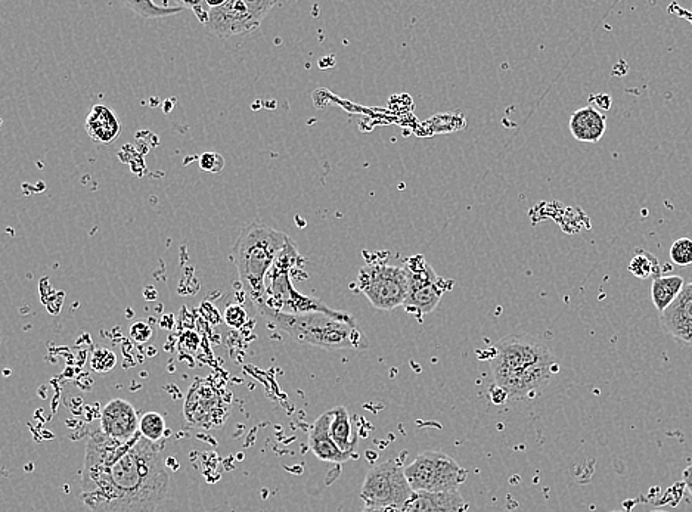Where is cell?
I'll return each instance as SVG.
<instances>
[{
  "label": "cell",
  "instance_id": "484cf974",
  "mask_svg": "<svg viewBox=\"0 0 692 512\" xmlns=\"http://www.w3.org/2000/svg\"><path fill=\"white\" fill-rule=\"evenodd\" d=\"M245 321H247V315H245V310L242 309L241 306L232 304V306L228 307V310H226L225 322L229 327L241 328L242 325L245 324Z\"/></svg>",
  "mask_w": 692,
  "mask_h": 512
},
{
  "label": "cell",
  "instance_id": "4fadbf2b",
  "mask_svg": "<svg viewBox=\"0 0 692 512\" xmlns=\"http://www.w3.org/2000/svg\"><path fill=\"white\" fill-rule=\"evenodd\" d=\"M664 331L679 343L692 346V281L660 315Z\"/></svg>",
  "mask_w": 692,
  "mask_h": 512
},
{
  "label": "cell",
  "instance_id": "2e32d148",
  "mask_svg": "<svg viewBox=\"0 0 692 512\" xmlns=\"http://www.w3.org/2000/svg\"><path fill=\"white\" fill-rule=\"evenodd\" d=\"M570 132L579 142H588V144H597L605 135L607 130V119L604 114L597 108L588 105V107L580 108L574 111L570 117Z\"/></svg>",
  "mask_w": 692,
  "mask_h": 512
},
{
  "label": "cell",
  "instance_id": "8fae6325",
  "mask_svg": "<svg viewBox=\"0 0 692 512\" xmlns=\"http://www.w3.org/2000/svg\"><path fill=\"white\" fill-rule=\"evenodd\" d=\"M558 371V361H549L538 363V365L530 366L524 371L508 377L504 383L499 384V392H502L507 397L512 399H524V397H533L541 393L552 375Z\"/></svg>",
  "mask_w": 692,
  "mask_h": 512
},
{
  "label": "cell",
  "instance_id": "7c38bea8",
  "mask_svg": "<svg viewBox=\"0 0 692 512\" xmlns=\"http://www.w3.org/2000/svg\"><path fill=\"white\" fill-rule=\"evenodd\" d=\"M138 412L132 403L124 399H114L105 405L101 414V430L107 436L120 442H129L139 434Z\"/></svg>",
  "mask_w": 692,
  "mask_h": 512
},
{
  "label": "cell",
  "instance_id": "52a82bcc",
  "mask_svg": "<svg viewBox=\"0 0 692 512\" xmlns=\"http://www.w3.org/2000/svg\"><path fill=\"white\" fill-rule=\"evenodd\" d=\"M405 467L396 459L381 462L366 473L361 498L365 507L406 508L414 496Z\"/></svg>",
  "mask_w": 692,
  "mask_h": 512
},
{
  "label": "cell",
  "instance_id": "f546056e",
  "mask_svg": "<svg viewBox=\"0 0 692 512\" xmlns=\"http://www.w3.org/2000/svg\"><path fill=\"white\" fill-rule=\"evenodd\" d=\"M610 512H625V511H610Z\"/></svg>",
  "mask_w": 692,
  "mask_h": 512
},
{
  "label": "cell",
  "instance_id": "44dd1931",
  "mask_svg": "<svg viewBox=\"0 0 692 512\" xmlns=\"http://www.w3.org/2000/svg\"><path fill=\"white\" fill-rule=\"evenodd\" d=\"M629 272L639 279H648L651 276L659 278L662 268H660V262L656 256L648 253V251L638 250V253L632 257L631 263H629Z\"/></svg>",
  "mask_w": 692,
  "mask_h": 512
},
{
  "label": "cell",
  "instance_id": "8992f818",
  "mask_svg": "<svg viewBox=\"0 0 692 512\" xmlns=\"http://www.w3.org/2000/svg\"><path fill=\"white\" fill-rule=\"evenodd\" d=\"M405 474L414 492H455L467 482L468 473L452 456L443 452L428 451L418 455Z\"/></svg>",
  "mask_w": 692,
  "mask_h": 512
},
{
  "label": "cell",
  "instance_id": "ac0fdd59",
  "mask_svg": "<svg viewBox=\"0 0 692 512\" xmlns=\"http://www.w3.org/2000/svg\"><path fill=\"white\" fill-rule=\"evenodd\" d=\"M330 434L332 440L337 443L341 451L356 456V446H358V436L355 427L350 420L349 411L344 406H337L331 409Z\"/></svg>",
  "mask_w": 692,
  "mask_h": 512
},
{
  "label": "cell",
  "instance_id": "83f0119b",
  "mask_svg": "<svg viewBox=\"0 0 692 512\" xmlns=\"http://www.w3.org/2000/svg\"><path fill=\"white\" fill-rule=\"evenodd\" d=\"M684 483L688 492L692 495V464L684 471Z\"/></svg>",
  "mask_w": 692,
  "mask_h": 512
},
{
  "label": "cell",
  "instance_id": "5bb4252c",
  "mask_svg": "<svg viewBox=\"0 0 692 512\" xmlns=\"http://www.w3.org/2000/svg\"><path fill=\"white\" fill-rule=\"evenodd\" d=\"M331 414L330 411L322 414L309 431V446L313 455L319 461L332 462V464H344L356 456L341 451L337 443L332 440L330 434Z\"/></svg>",
  "mask_w": 692,
  "mask_h": 512
},
{
  "label": "cell",
  "instance_id": "603a6c76",
  "mask_svg": "<svg viewBox=\"0 0 692 512\" xmlns=\"http://www.w3.org/2000/svg\"><path fill=\"white\" fill-rule=\"evenodd\" d=\"M669 257L673 265L685 266L692 265V240L691 238H679L673 242L669 250Z\"/></svg>",
  "mask_w": 692,
  "mask_h": 512
},
{
  "label": "cell",
  "instance_id": "6da1fadb",
  "mask_svg": "<svg viewBox=\"0 0 692 512\" xmlns=\"http://www.w3.org/2000/svg\"><path fill=\"white\" fill-rule=\"evenodd\" d=\"M169 490L163 445L139 434L132 448L110 467L83 471L80 498L91 512H155Z\"/></svg>",
  "mask_w": 692,
  "mask_h": 512
},
{
  "label": "cell",
  "instance_id": "3957f363",
  "mask_svg": "<svg viewBox=\"0 0 692 512\" xmlns=\"http://www.w3.org/2000/svg\"><path fill=\"white\" fill-rule=\"evenodd\" d=\"M260 315L271 322L285 334L290 335L296 343L309 344L327 350H362L369 349L368 338L363 334L358 322L341 321L325 313H306L290 315L262 307Z\"/></svg>",
  "mask_w": 692,
  "mask_h": 512
},
{
  "label": "cell",
  "instance_id": "277c9868",
  "mask_svg": "<svg viewBox=\"0 0 692 512\" xmlns=\"http://www.w3.org/2000/svg\"><path fill=\"white\" fill-rule=\"evenodd\" d=\"M358 291L378 310H394L405 304L409 278L405 263L393 265L389 260H372L359 271Z\"/></svg>",
  "mask_w": 692,
  "mask_h": 512
},
{
  "label": "cell",
  "instance_id": "d6986e66",
  "mask_svg": "<svg viewBox=\"0 0 692 512\" xmlns=\"http://www.w3.org/2000/svg\"><path fill=\"white\" fill-rule=\"evenodd\" d=\"M685 279L682 276L670 275L659 276L653 279L651 284V300L654 307L659 310L660 315L678 299L681 291L684 290Z\"/></svg>",
  "mask_w": 692,
  "mask_h": 512
},
{
  "label": "cell",
  "instance_id": "7402d4cb",
  "mask_svg": "<svg viewBox=\"0 0 692 512\" xmlns=\"http://www.w3.org/2000/svg\"><path fill=\"white\" fill-rule=\"evenodd\" d=\"M166 433V421L158 412H147L139 420V434L152 443H158Z\"/></svg>",
  "mask_w": 692,
  "mask_h": 512
},
{
  "label": "cell",
  "instance_id": "e0dca14e",
  "mask_svg": "<svg viewBox=\"0 0 692 512\" xmlns=\"http://www.w3.org/2000/svg\"><path fill=\"white\" fill-rule=\"evenodd\" d=\"M89 138L98 145H110L119 138L121 123L113 110L105 105H95L85 123Z\"/></svg>",
  "mask_w": 692,
  "mask_h": 512
},
{
  "label": "cell",
  "instance_id": "9a60e30c",
  "mask_svg": "<svg viewBox=\"0 0 692 512\" xmlns=\"http://www.w3.org/2000/svg\"><path fill=\"white\" fill-rule=\"evenodd\" d=\"M405 510L406 512H467L468 502L459 490L442 493L415 492Z\"/></svg>",
  "mask_w": 692,
  "mask_h": 512
},
{
  "label": "cell",
  "instance_id": "4316f807",
  "mask_svg": "<svg viewBox=\"0 0 692 512\" xmlns=\"http://www.w3.org/2000/svg\"><path fill=\"white\" fill-rule=\"evenodd\" d=\"M362 512H406V510L397 507H365Z\"/></svg>",
  "mask_w": 692,
  "mask_h": 512
},
{
  "label": "cell",
  "instance_id": "d4e9b609",
  "mask_svg": "<svg viewBox=\"0 0 692 512\" xmlns=\"http://www.w3.org/2000/svg\"><path fill=\"white\" fill-rule=\"evenodd\" d=\"M200 166L206 172L219 173L225 167V160L217 152H206V154L201 155Z\"/></svg>",
  "mask_w": 692,
  "mask_h": 512
},
{
  "label": "cell",
  "instance_id": "ffe728a7",
  "mask_svg": "<svg viewBox=\"0 0 692 512\" xmlns=\"http://www.w3.org/2000/svg\"><path fill=\"white\" fill-rule=\"evenodd\" d=\"M127 8L145 18H164L179 14L185 9L183 2L178 3H154V2H127Z\"/></svg>",
  "mask_w": 692,
  "mask_h": 512
},
{
  "label": "cell",
  "instance_id": "cb8c5ba5",
  "mask_svg": "<svg viewBox=\"0 0 692 512\" xmlns=\"http://www.w3.org/2000/svg\"><path fill=\"white\" fill-rule=\"evenodd\" d=\"M117 358L111 350L98 349L92 355V369L96 372H110L116 366Z\"/></svg>",
  "mask_w": 692,
  "mask_h": 512
},
{
  "label": "cell",
  "instance_id": "f1b7e54d",
  "mask_svg": "<svg viewBox=\"0 0 692 512\" xmlns=\"http://www.w3.org/2000/svg\"><path fill=\"white\" fill-rule=\"evenodd\" d=\"M651 512H666V511L654 510V511H651Z\"/></svg>",
  "mask_w": 692,
  "mask_h": 512
},
{
  "label": "cell",
  "instance_id": "9c48e42d",
  "mask_svg": "<svg viewBox=\"0 0 692 512\" xmlns=\"http://www.w3.org/2000/svg\"><path fill=\"white\" fill-rule=\"evenodd\" d=\"M403 263L409 278L408 297L403 307L406 312L422 319L439 306L443 294L452 290L453 281L437 275L421 254L408 257Z\"/></svg>",
  "mask_w": 692,
  "mask_h": 512
},
{
  "label": "cell",
  "instance_id": "ba28073f",
  "mask_svg": "<svg viewBox=\"0 0 692 512\" xmlns=\"http://www.w3.org/2000/svg\"><path fill=\"white\" fill-rule=\"evenodd\" d=\"M549 361H557V358L542 341L529 335H507L495 346V356L492 359L495 384L499 386L511 375Z\"/></svg>",
  "mask_w": 692,
  "mask_h": 512
},
{
  "label": "cell",
  "instance_id": "30bf717a",
  "mask_svg": "<svg viewBox=\"0 0 692 512\" xmlns=\"http://www.w3.org/2000/svg\"><path fill=\"white\" fill-rule=\"evenodd\" d=\"M185 417L195 427L207 428V430L220 427V424L226 420L222 397L216 387L211 386L210 381L198 380L191 387L186 397Z\"/></svg>",
  "mask_w": 692,
  "mask_h": 512
},
{
  "label": "cell",
  "instance_id": "7a4b0ae2",
  "mask_svg": "<svg viewBox=\"0 0 692 512\" xmlns=\"http://www.w3.org/2000/svg\"><path fill=\"white\" fill-rule=\"evenodd\" d=\"M291 242L293 240L287 234L263 223L253 222L242 226L232 251V259L240 275L242 288L254 306L259 307L265 300L269 272L279 254Z\"/></svg>",
  "mask_w": 692,
  "mask_h": 512
},
{
  "label": "cell",
  "instance_id": "5b68a950",
  "mask_svg": "<svg viewBox=\"0 0 692 512\" xmlns=\"http://www.w3.org/2000/svg\"><path fill=\"white\" fill-rule=\"evenodd\" d=\"M210 6L207 30L219 39L253 33L262 26L266 15L275 6L271 0H226L207 2Z\"/></svg>",
  "mask_w": 692,
  "mask_h": 512
}]
</instances>
